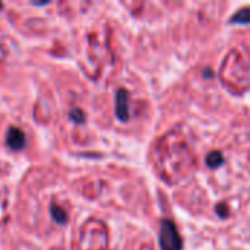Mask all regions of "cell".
<instances>
[{
  "instance_id": "2",
  "label": "cell",
  "mask_w": 250,
  "mask_h": 250,
  "mask_svg": "<svg viewBox=\"0 0 250 250\" xmlns=\"http://www.w3.org/2000/svg\"><path fill=\"white\" fill-rule=\"evenodd\" d=\"M6 144L13 151L23 149L25 148V133L21 129L15 127V126L9 127L7 132H6Z\"/></svg>"
},
{
  "instance_id": "4",
  "label": "cell",
  "mask_w": 250,
  "mask_h": 250,
  "mask_svg": "<svg viewBox=\"0 0 250 250\" xmlns=\"http://www.w3.org/2000/svg\"><path fill=\"white\" fill-rule=\"evenodd\" d=\"M223 163H224V157H223V154L218 152V151H214V152H211V154L207 157V164H208L209 168L220 167Z\"/></svg>"
},
{
  "instance_id": "5",
  "label": "cell",
  "mask_w": 250,
  "mask_h": 250,
  "mask_svg": "<svg viewBox=\"0 0 250 250\" xmlns=\"http://www.w3.org/2000/svg\"><path fill=\"white\" fill-rule=\"evenodd\" d=\"M51 211V217H53V220L56 221V223H59V224H64L66 221H67V215H66V212L60 208V207H57V205H51V208H50Z\"/></svg>"
},
{
  "instance_id": "6",
  "label": "cell",
  "mask_w": 250,
  "mask_h": 250,
  "mask_svg": "<svg viewBox=\"0 0 250 250\" xmlns=\"http://www.w3.org/2000/svg\"><path fill=\"white\" fill-rule=\"evenodd\" d=\"M250 21V10H242V12H239L234 18H233V22H240V23H245V22H248Z\"/></svg>"
},
{
  "instance_id": "1",
  "label": "cell",
  "mask_w": 250,
  "mask_h": 250,
  "mask_svg": "<svg viewBox=\"0 0 250 250\" xmlns=\"http://www.w3.org/2000/svg\"><path fill=\"white\" fill-rule=\"evenodd\" d=\"M160 245H161V250L182 249V239H180L179 231L171 220H164L161 224Z\"/></svg>"
},
{
  "instance_id": "3",
  "label": "cell",
  "mask_w": 250,
  "mask_h": 250,
  "mask_svg": "<svg viewBox=\"0 0 250 250\" xmlns=\"http://www.w3.org/2000/svg\"><path fill=\"white\" fill-rule=\"evenodd\" d=\"M129 95L126 89H119L116 95V114L120 120L126 122L129 119Z\"/></svg>"
},
{
  "instance_id": "8",
  "label": "cell",
  "mask_w": 250,
  "mask_h": 250,
  "mask_svg": "<svg viewBox=\"0 0 250 250\" xmlns=\"http://www.w3.org/2000/svg\"><path fill=\"white\" fill-rule=\"evenodd\" d=\"M1 7H3V4H1V3H0V9H1Z\"/></svg>"
},
{
  "instance_id": "7",
  "label": "cell",
  "mask_w": 250,
  "mask_h": 250,
  "mask_svg": "<svg viewBox=\"0 0 250 250\" xmlns=\"http://www.w3.org/2000/svg\"><path fill=\"white\" fill-rule=\"evenodd\" d=\"M83 111L81 110V108H73L70 113H69V117L73 120V122H76V123H81V122H83Z\"/></svg>"
}]
</instances>
